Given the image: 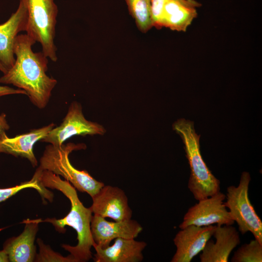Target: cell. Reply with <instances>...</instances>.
I'll return each mask as SVG.
<instances>
[{
    "mask_svg": "<svg viewBox=\"0 0 262 262\" xmlns=\"http://www.w3.org/2000/svg\"><path fill=\"white\" fill-rule=\"evenodd\" d=\"M36 41L28 35L16 37L13 50L15 62L0 78V83L10 84L25 91L32 103L39 109L46 107L57 82L46 74L48 58L42 52H34Z\"/></svg>",
    "mask_w": 262,
    "mask_h": 262,
    "instance_id": "obj_1",
    "label": "cell"
},
{
    "mask_svg": "<svg viewBox=\"0 0 262 262\" xmlns=\"http://www.w3.org/2000/svg\"><path fill=\"white\" fill-rule=\"evenodd\" d=\"M37 169L41 184L46 188L61 191L71 203L69 213L63 218H47L44 220L39 219L38 222L50 223L60 232H64L66 226L72 227L77 233L78 244L75 246L65 244L62 247L70 252L76 262L89 261L92 258L91 248L95 245L91 231L92 212L90 207L83 206L75 187L68 181L62 180L59 175L48 170H41L39 167Z\"/></svg>",
    "mask_w": 262,
    "mask_h": 262,
    "instance_id": "obj_2",
    "label": "cell"
},
{
    "mask_svg": "<svg viewBox=\"0 0 262 262\" xmlns=\"http://www.w3.org/2000/svg\"><path fill=\"white\" fill-rule=\"evenodd\" d=\"M173 130L181 137L184 144L186 157L190 168L188 187L198 201L220 191L219 180L211 172L200 151V135L196 134L194 122L181 118L173 124Z\"/></svg>",
    "mask_w": 262,
    "mask_h": 262,
    "instance_id": "obj_3",
    "label": "cell"
},
{
    "mask_svg": "<svg viewBox=\"0 0 262 262\" xmlns=\"http://www.w3.org/2000/svg\"><path fill=\"white\" fill-rule=\"evenodd\" d=\"M83 144L68 143L61 146L49 144L45 147L40 159L39 168L61 176L79 191L86 192L91 197L97 194L104 184L92 177L86 170H79L70 163L69 154L75 150L84 149Z\"/></svg>",
    "mask_w": 262,
    "mask_h": 262,
    "instance_id": "obj_4",
    "label": "cell"
},
{
    "mask_svg": "<svg viewBox=\"0 0 262 262\" xmlns=\"http://www.w3.org/2000/svg\"><path fill=\"white\" fill-rule=\"evenodd\" d=\"M28 14L26 34L39 42L42 52L53 62L57 61L54 44L58 9L54 0H23Z\"/></svg>",
    "mask_w": 262,
    "mask_h": 262,
    "instance_id": "obj_5",
    "label": "cell"
},
{
    "mask_svg": "<svg viewBox=\"0 0 262 262\" xmlns=\"http://www.w3.org/2000/svg\"><path fill=\"white\" fill-rule=\"evenodd\" d=\"M251 177L246 171L242 172L238 186L227 188L226 202L224 204L229 209L233 220L242 234L249 231L255 239L262 244V222L251 204L248 196Z\"/></svg>",
    "mask_w": 262,
    "mask_h": 262,
    "instance_id": "obj_6",
    "label": "cell"
},
{
    "mask_svg": "<svg viewBox=\"0 0 262 262\" xmlns=\"http://www.w3.org/2000/svg\"><path fill=\"white\" fill-rule=\"evenodd\" d=\"M105 131L101 125L87 120L83 115L81 105L74 101L69 106L61 125L54 127L41 141L55 146H61L73 136L103 135Z\"/></svg>",
    "mask_w": 262,
    "mask_h": 262,
    "instance_id": "obj_7",
    "label": "cell"
},
{
    "mask_svg": "<svg viewBox=\"0 0 262 262\" xmlns=\"http://www.w3.org/2000/svg\"><path fill=\"white\" fill-rule=\"evenodd\" d=\"M226 195L220 191L198 202L188 209L179 228L194 225L197 226L232 225L234 223L224 204Z\"/></svg>",
    "mask_w": 262,
    "mask_h": 262,
    "instance_id": "obj_8",
    "label": "cell"
},
{
    "mask_svg": "<svg viewBox=\"0 0 262 262\" xmlns=\"http://www.w3.org/2000/svg\"><path fill=\"white\" fill-rule=\"evenodd\" d=\"M92 198L90 208L94 214L115 221L131 219L132 213L128 197L119 187L104 185Z\"/></svg>",
    "mask_w": 262,
    "mask_h": 262,
    "instance_id": "obj_9",
    "label": "cell"
},
{
    "mask_svg": "<svg viewBox=\"0 0 262 262\" xmlns=\"http://www.w3.org/2000/svg\"><path fill=\"white\" fill-rule=\"evenodd\" d=\"M143 227L136 221L131 219L109 221L99 215H92L91 231L95 246L104 248L117 238L135 239L142 231Z\"/></svg>",
    "mask_w": 262,
    "mask_h": 262,
    "instance_id": "obj_10",
    "label": "cell"
},
{
    "mask_svg": "<svg viewBox=\"0 0 262 262\" xmlns=\"http://www.w3.org/2000/svg\"><path fill=\"white\" fill-rule=\"evenodd\" d=\"M216 225L200 227L190 225L180 229L173 239L177 249L171 262H190L202 251L213 236Z\"/></svg>",
    "mask_w": 262,
    "mask_h": 262,
    "instance_id": "obj_11",
    "label": "cell"
},
{
    "mask_svg": "<svg viewBox=\"0 0 262 262\" xmlns=\"http://www.w3.org/2000/svg\"><path fill=\"white\" fill-rule=\"evenodd\" d=\"M27 21L26 7L23 0H20L16 11L6 22L0 24V63L6 72L15 62L13 50L15 40L20 32L26 31Z\"/></svg>",
    "mask_w": 262,
    "mask_h": 262,
    "instance_id": "obj_12",
    "label": "cell"
},
{
    "mask_svg": "<svg viewBox=\"0 0 262 262\" xmlns=\"http://www.w3.org/2000/svg\"><path fill=\"white\" fill-rule=\"evenodd\" d=\"M213 236L214 243L209 240L200 255L201 262H228L234 248L240 243L236 228L232 225H216Z\"/></svg>",
    "mask_w": 262,
    "mask_h": 262,
    "instance_id": "obj_13",
    "label": "cell"
},
{
    "mask_svg": "<svg viewBox=\"0 0 262 262\" xmlns=\"http://www.w3.org/2000/svg\"><path fill=\"white\" fill-rule=\"evenodd\" d=\"M200 4L195 0H166L158 29L185 32L197 16Z\"/></svg>",
    "mask_w": 262,
    "mask_h": 262,
    "instance_id": "obj_14",
    "label": "cell"
},
{
    "mask_svg": "<svg viewBox=\"0 0 262 262\" xmlns=\"http://www.w3.org/2000/svg\"><path fill=\"white\" fill-rule=\"evenodd\" d=\"M54 127L55 124L51 123L14 137L9 138L6 135L0 140V153L26 158L34 167L37 165V161L33 153L34 145L46 137Z\"/></svg>",
    "mask_w": 262,
    "mask_h": 262,
    "instance_id": "obj_15",
    "label": "cell"
},
{
    "mask_svg": "<svg viewBox=\"0 0 262 262\" xmlns=\"http://www.w3.org/2000/svg\"><path fill=\"white\" fill-rule=\"evenodd\" d=\"M147 245L135 239L117 238L112 246L104 248L94 246V260L96 262H140L143 260L142 251Z\"/></svg>",
    "mask_w": 262,
    "mask_h": 262,
    "instance_id": "obj_16",
    "label": "cell"
},
{
    "mask_svg": "<svg viewBox=\"0 0 262 262\" xmlns=\"http://www.w3.org/2000/svg\"><path fill=\"white\" fill-rule=\"evenodd\" d=\"M25 226L23 232L17 237L8 240L4 245L3 250L12 262H34L36 254L34 244L38 229V219L24 220Z\"/></svg>",
    "mask_w": 262,
    "mask_h": 262,
    "instance_id": "obj_17",
    "label": "cell"
},
{
    "mask_svg": "<svg viewBox=\"0 0 262 262\" xmlns=\"http://www.w3.org/2000/svg\"><path fill=\"white\" fill-rule=\"evenodd\" d=\"M130 15L138 29L146 33L152 27L150 16L151 0H125Z\"/></svg>",
    "mask_w": 262,
    "mask_h": 262,
    "instance_id": "obj_18",
    "label": "cell"
},
{
    "mask_svg": "<svg viewBox=\"0 0 262 262\" xmlns=\"http://www.w3.org/2000/svg\"><path fill=\"white\" fill-rule=\"evenodd\" d=\"M28 188L35 189L40 194L42 198L47 199L50 202L53 200L52 193L41 184L39 180V173L36 170L31 180L23 182L14 187L0 188V203L15 195L20 190Z\"/></svg>",
    "mask_w": 262,
    "mask_h": 262,
    "instance_id": "obj_19",
    "label": "cell"
},
{
    "mask_svg": "<svg viewBox=\"0 0 262 262\" xmlns=\"http://www.w3.org/2000/svg\"><path fill=\"white\" fill-rule=\"evenodd\" d=\"M231 262H262V244L256 239L239 247L234 253Z\"/></svg>",
    "mask_w": 262,
    "mask_h": 262,
    "instance_id": "obj_20",
    "label": "cell"
},
{
    "mask_svg": "<svg viewBox=\"0 0 262 262\" xmlns=\"http://www.w3.org/2000/svg\"><path fill=\"white\" fill-rule=\"evenodd\" d=\"M37 242L39 248V253H36L34 262H76L70 254L64 257L60 253L52 250L49 246L44 244L41 239L38 238Z\"/></svg>",
    "mask_w": 262,
    "mask_h": 262,
    "instance_id": "obj_21",
    "label": "cell"
},
{
    "mask_svg": "<svg viewBox=\"0 0 262 262\" xmlns=\"http://www.w3.org/2000/svg\"><path fill=\"white\" fill-rule=\"evenodd\" d=\"M13 94H27L25 91L20 89H15L8 86L0 85V97L4 96Z\"/></svg>",
    "mask_w": 262,
    "mask_h": 262,
    "instance_id": "obj_22",
    "label": "cell"
},
{
    "mask_svg": "<svg viewBox=\"0 0 262 262\" xmlns=\"http://www.w3.org/2000/svg\"><path fill=\"white\" fill-rule=\"evenodd\" d=\"M10 127L4 114L0 115V140L6 135V131H8Z\"/></svg>",
    "mask_w": 262,
    "mask_h": 262,
    "instance_id": "obj_23",
    "label": "cell"
},
{
    "mask_svg": "<svg viewBox=\"0 0 262 262\" xmlns=\"http://www.w3.org/2000/svg\"><path fill=\"white\" fill-rule=\"evenodd\" d=\"M9 262L8 255L4 250L0 251V262Z\"/></svg>",
    "mask_w": 262,
    "mask_h": 262,
    "instance_id": "obj_24",
    "label": "cell"
},
{
    "mask_svg": "<svg viewBox=\"0 0 262 262\" xmlns=\"http://www.w3.org/2000/svg\"><path fill=\"white\" fill-rule=\"evenodd\" d=\"M0 70L2 72L3 74H5L6 72V70L3 67V66L1 65L0 63Z\"/></svg>",
    "mask_w": 262,
    "mask_h": 262,
    "instance_id": "obj_25",
    "label": "cell"
}]
</instances>
